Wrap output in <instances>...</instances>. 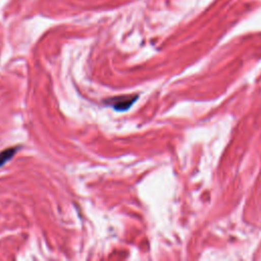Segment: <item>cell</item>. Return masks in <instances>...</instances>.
Here are the masks:
<instances>
[{
    "label": "cell",
    "mask_w": 261,
    "mask_h": 261,
    "mask_svg": "<svg viewBox=\"0 0 261 261\" xmlns=\"http://www.w3.org/2000/svg\"><path fill=\"white\" fill-rule=\"evenodd\" d=\"M138 95H121L117 97L108 98L104 101L105 104L111 106L115 111H126L137 101Z\"/></svg>",
    "instance_id": "6da1fadb"
},
{
    "label": "cell",
    "mask_w": 261,
    "mask_h": 261,
    "mask_svg": "<svg viewBox=\"0 0 261 261\" xmlns=\"http://www.w3.org/2000/svg\"><path fill=\"white\" fill-rule=\"evenodd\" d=\"M19 150V146L16 147H9L3 151L0 152V167L3 166L6 162H8L14 155L15 153Z\"/></svg>",
    "instance_id": "7a4b0ae2"
}]
</instances>
